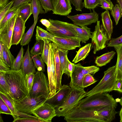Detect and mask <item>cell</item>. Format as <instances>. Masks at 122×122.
<instances>
[{"instance_id": "6da1fadb", "label": "cell", "mask_w": 122, "mask_h": 122, "mask_svg": "<svg viewBox=\"0 0 122 122\" xmlns=\"http://www.w3.org/2000/svg\"><path fill=\"white\" fill-rule=\"evenodd\" d=\"M117 112L110 106L80 109L75 107L65 117L67 122H111Z\"/></svg>"}, {"instance_id": "7a4b0ae2", "label": "cell", "mask_w": 122, "mask_h": 122, "mask_svg": "<svg viewBox=\"0 0 122 122\" xmlns=\"http://www.w3.org/2000/svg\"><path fill=\"white\" fill-rule=\"evenodd\" d=\"M5 77L10 89L8 95L12 100H20L29 95L25 76L21 69H10L5 72Z\"/></svg>"}, {"instance_id": "3957f363", "label": "cell", "mask_w": 122, "mask_h": 122, "mask_svg": "<svg viewBox=\"0 0 122 122\" xmlns=\"http://www.w3.org/2000/svg\"><path fill=\"white\" fill-rule=\"evenodd\" d=\"M117 105V101L112 95L107 93H102L93 95L83 98L75 107L80 109H84L110 106L116 109Z\"/></svg>"}, {"instance_id": "277c9868", "label": "cell", "mask_w": 122, "mask_h": 122, "mask_svg": "<svg viewBox=\"0 0 122 122\" xmlns=\"http://www.w3.org/2000/svg\"><path fill=\"white\" fill-rule=\"evenodd\" d=\"M71 90L64 102L55 108L56 116L65 117L71 110L76 106L79 101L86 97L87 92L84 88L71 87Z\"/></svg>"}, {"instance_id": "5b68a950", "label": "cell", "mask_w": 122, "mask_h": 122, "mask_svg": "<svg viewBox=\"0 0 122 122\" xmlns=\"http://www.w3.org/2000/svg\"><path fill=\"white\" fill-rule=\"evenodd\" d=\"M116 65L110 67L104 72V76L99 82L93 88L87 92L86 97L114 90L116 82Z\"/></svg>"}, {"instance_id": "8992f818", "label": "cell", "mask_w": 122, "mask_h": 122, "mask_svg": "<svg viewBox=\"0 0 122 122\" xmlns=\"http://www.w3.org/2000/svg\"><path fill=\"white\" fill-rule=\"evenodd\" d=\"M50 92L48 79L43 72L37 71L35 74L32 86L29 92V95L47 99Z\"/></svg>"}, {"instance_id": "52a82bcc", "label": "cell", "mask_w": 122, "mask_h": 122, "mask_svg": "<svg viewBox=\"0 0 122 122\" xmlns=\"http://www.w3.org/2000/svg\"><path fill=\"white\" fill-rule=\"evenodd\" d=\"M46 99L42 97H34L29 95L20 100L15 101L12 100L15 107L19 111L31 115L32 114V111L45 102Z\"/></svg>"}, {"instance_id": "ba28073f", "label": "cell", "mask_w": 122, "mask_h": 122, "mask_svg": "<svg viewBox=\"0 0 122 122\" xmlns=\"http://www.w3.org/2000/svg\"><path fill=\"white\" fill-rule=\"evenodd\" d=\"M91 33L92 46L93 48V53L95 54L106 47V43L110 39L102 25H100V21L97 22L94 30Z\"/></svg>"}, {"instance_id": "9c48e42d", "label": "cell", "mask_w": 122, "mask_h": 122, "mask_svg": "<svg viewBox=\"0 0 122 122\" xmlns=\"http://www.w3.org/2000/svg\"><path fill=\"white\" fill-rule=\"evenodd\" d=\"M49 20L51 23V25L49 28H46V30L54 36L64 37H75L80 39L78 36L65 24L63 21L51 19H49Z\"/></svg>"}, {"instance_id": "30bf717a", "label": "cell", "mask_w": 122, "mask_h": 122, "mask_svg": "<svg viewBox=\"0 0 122 122\" xmlns=\"http://www.w3.org/2000/svg\"><path fill=\"white\" fill-rule=\"evenodd\" d=\"M93 10V12L90 13L69 15L67 17L72 21L73 24L79 26H87L95 23L98 20V14L94 10Z\"/></svg>"}, {"instance_id": "8fae6325", "label": "cell", "mask_w": 122, "mask_h": 122, "mask_svg": "<svg viewBox=\"0 0 122 122\" xmlns=\"http://www.w3.org/2000/svg\"><path fill=\"white\" fill-rule=\"evenodd\" d=\"M33 115L45 122H51L52 118L56 116L55 108L45 102L33 110Z\"/></svg>"}, {"instance_id": "7c38bea8", "label": "cell", "mask_w": 122, "mask_h": 122, "mask_svg": "<svg viewBox=\"0 0 122 122\" xmlns=\"http://www.w3.org/2000/svg\"><path fill=\"white\" fill-rule=\"evenodd\" d=\"M71 90L69 86L63 85L54 95L46 99L45 102L55 108L58 107L64 102Z\"/></svg>"}, {"instance_id": "4fadbf2b", "label": "cell", "mask_w": 122, "mask_h": 122, "mask_svg": "<svg viewBox=\"0 0 122 122\" xmlns=\"http://www.w3.org/2000/svg\"><path fill=\"white\" fill-rule=\"evenodd\" d=\"M54 42L59 48L65 50L75 49L81 46L80 39L75 37H64L54 36Z\"/></svg>"}, {"instance_id": "5bb4252c", "label": "cell", "mask_w": 122, "mask_h": 122, "mask_svg": "<svg viewBox=\"0 0 122 122\" xmlns=\"http://www.w3.org/2000/svg\"><path fill=\"white\" fill-rule=\"evenodd\" d=\"M17 16V12L10 20L6 25L0 30V40L6 44L9 49L12 45L13 32Z\"/></svg>"}, {"instance_id": "9a60e30c", "label": "cell", "mask_w": 122, "mask_h": 122, "mask_svg": "<svg viewBox=\"0 0 122 122\" xmlns=\"http://www.w3.org/2000/svg\"><path fill=\"white\" fill-rule=\"evenodd\" d=\"M50 48L48 61L47 65L48 79L49 84L50 92L48 98L51 97L57 92L55 65L51 64V47L49 44Z\"/></svg>"}, {"instance_id": "2e32d148", "label": "cell", "mask_w": 122, "mask_h": 122, "mask_svg": "<svg viewBox=\"0 0 122 122\" xmlns=\"http://www.w3.org/2000/svg\"><path fill=\"white\" fill-rule=\"evenodd\" d=\"M53 7V14L68 16L71 12L72 7L70 0H51Z\"/></svg>"}, {"instance_id": "e0dca14e", "label": "cell", "mask_w": 122, "mask_h": 122, "mask_svg": "<svg viewBox=\"0 0 122 122\" xmlns=\"http://www.w3.org/2000/svg\"><path fill=\"white\" fill-rule=\"evenodd\" d=\"M49 43L54 57L56 73V90L57 91L62 86L61 81L62 75L61 73L58 54V48L56 44L54 42H50Z\"/></svg>"}, {"instance_id": "ac0fdd59", "label": "cell", "mask_w": 122, "mask_h": 122, "mask_svg": "<svg viewBox=\"0 0 122 122\" xmlns=\"http://www.w3.org/2000/svg\"><path fill=\"white\" fill-rule=\"evenodd\" d=\"M63 22L71 31L79 36L82 43H86L91 38V29L87 26L80 27L74 24L65 22Z\"/></svg>"}, {"instance_id": "d6986e66", "label": "cell", "mask_w": 122, "mask_h": 122, "mask_svg": "<svg viewBox=\"0 0 122 122\" xmlns=\"http://www.w3.org/2000/svg\"><path fill=\"white\" fill-rule=\"evenodd\" d=\"M25 23L21 18L17 15L13 29L12 45H17L20 42L24 34L26 28Z\"/></svg>"}, {"instance_id": "ffe728a7", "label": "cell", "mask_w": 122, "mask_h": 122, "mask_svg": "<svg viewBox=\"0 0 122 122\" xmlns=\"http://www.w3.org/2000/svg\"><path fill=\"white\" fill-rule=\"evenodd\" d=\"M35 68L34 62L30 55L29 44L24 56L21 69L23 73L25 76L26 74L30 73L32 72L35 74L36 72Z\"/></svg>"}, {"instance_id": "44dd1931", "label": "cell", "mask_w": 122, "mask_h": 122, "mask_svg": "<svg viewBox=\"0 0 122 122\" xmlns=\"http://www.w3.org/2000/svg\"><path fill=\"white\" fill-rule=\"evenodd\" d=\"M84 75L81 72L77 64H75V69L71 77L69 86L71 88H84L82 87V81Z\"/></svg>"}, {"instance_id": "7402d4cb", "label": "cell", "mask_w": 122, "mask_h": 122, "mask_svg": "<svg viewBox=\"0 0 122 122\" xmlns=\"http://www.w3.org/2000/svg\"><path fill=\"white\" fill-rule=\"evenodd\" d=\"M102 25L110 40L113 32V27L108 10H106L101 14Z\"/></svg>"}, {"instance_id": "603a6c76", "label": "cell", "mask_w": 122, "mask_h": 122, "mask_svg": "<svg viewBox=\"0 0 122 122\" xmlns=\"http://www.w3.org/2000/svg\"><path fill=\"white\" fill-rule=\"evenodd\" d=\"M17 15L21 18L25 23L31 15V3L24 4L18 8Z\"/></svg>"}, {"instance_id": "cb8c5ba5", "label": "cell", "mask_w": 122, "mask_h": 122, "mask_svg": "<svg viewBox=\"0 0 122 122\" xmlns=\"http://www.w3.org/2000/svg\"><path fill=\"white\" fill-rule=\"evenodd\" d=\"M91 46L92 44L89 43L80 48L77 51H76V54L72 62L76 63L84 60L88 55L91 51Z\"/></svg>"}, {"instance_id": "d4e9b609", "label": "cell", "mask_w": 122, "mask_h": 122, "mask_svg": "<svg viewBox=\"0 0 122 122\" xmlns=\"http://www.w3.org/2000/svg\"><path fill=\"white\" fill-rule=\"evenodd\" d=\"M116 53L115 52L112 51L103 54L100 56H97L95 63L97 66L99 67L106 66L110 62Z\"/></svg>"}, {"instance_id": "484cf974", "label": "cell", "mask_w": 122, "mask_h": 122, "mask_svg": "<svg viewBox=\"0 0 122 122\" xmlns=\"http://www.w3.org/2000/svg\"><path fill=\"white\" fill-rule=\"evenodd\" d=\"M114 48L117 54L115 68L116 79H122V46H115Z\"/></svg>"}, {"instance_id": "4316f807", "label": "cell", "mask_w": 122, "mask_h": 122, "mask_svg": "<svg viewBox=\"0 0 122 122\" xmlns=\"http://www.w3.org/2000/svg\"><path fill=\"white\" fill-rule=\"evenodd\" d=\"M31 3L34 22H37L39 15L40 14H45V10L43 9L39 0H32Z\"/></svg>"}, {"instance_id": "83f0119b", "label": "cell", "mask_w": 122, "mask_h": 122, "mask_svg": "<svg viewBox=\"0 0 122 122\" xmlns=\"http://www.w3.org/2000/svg\"><path fill=\"white\" fill-rule=\"evenodd\" d=\"M0 97L5 102L13 114L14 120L18 118L19 117L18 115V111L15 107L11 99L7 95L0 92Z\"/></svg>"}, {"instance_id": "f1b7e54d", "label": "cell", "mask_w": 122, "mask_h": 122, "mask_svg": "<svg viewBox=\"0 0 122 122\" xmlns=\"http://www.w3.org/2000/svg\"><path fill=\"white\" fill-rule=\"evenodd\" d=\"M36 30L35 36L36 41L46 39L50 40L51 42H54V36L47 30L38 26H37Z\"/></svg>"}, {"instance_id": "f546056e", "label": "cell", "mask_w": 122, "mask_h": 122, "mask_svg": "<svg viewBox=\"0 0 122 122\" xmlns=\"http://www.w3.org/2000/svg\"><path fill=\"white\" fill-rule=\"evenodd\" d=\"M2 42L3 46V56L4 60L10 68L15 58L11 54L10 49L7 45Z\"/></svg>"}, {"instance_id": "4dcf8cb0", "label": "cell", "mask_w": 122, "mask_h": 122, "mask_svg": "<svg viewBox=\"0 0 122 122\" xmlns=\"http://www.w3.org/2000/svg\"><path fill=\"white\" fill-rule=\"evenodd\" d=\"M58 52L61 65L62 75L65 73L67 63V60L68 58L67 54L68 50H64L58 47Z\"/></svg>"}, {"instance_id": "1f68e13d", "label": "cell", "mask_w": 122, "mask_h": 122, "mask_svg": "<svg viewBox=\"0 0 122 122\" xmlns=\"http://www.w3.org/2000/svg\"><path fill=\"white\" fill-rule=\"evenodd\" d=\"M24 49L22 46L17 55L13 62L10 69L16 70H19L21 69L24 58Z\"/></svg>"}, {"instance_id": "d6a6232c", "label": "cell", "mask_w": 122, "mask_h": 122, "mask_svg": "<svg viewBox=\"0 0 122 122\" xmlns=\"http://www.w3.org/2000/svg\"><path fill=\"white\" fill-rule=\"evenodd\" d=\"M44 47V42L42 40L36 41L30 51L31 56L41 55Z\"/></svg>"}, {"instance_id": "836d02e7", "label": "cell", "mask_w": 122, "mask_h": 122, "mask_svg": "<svg viewBox=\"0 0 122 122\" xmlns=\"http://www.w3.org/2000/svg\"><path fill=\"white\" fill-rule=\"evenodd\" d=\"M37 22H34L27 32L24 34L20 42V45L25 46L29 44L30 41L33 31Z\"/></svg>"}, {"instance_id": "e575fe53", "label": "cell", "mask_w": 122, "mask_h": 122, "mask_svg": "<svg viewBox=\"0 0 122 122\" xmlns=\"http://www.w3.org/2000/svg\"><path fill=\"white\" fill-rule=\"evenodd\" d=\"M77 64L81 72L84 75L88 74L94 75L100 69L99 67L95 66L84 67L80 62Z\"/></svg>"}, {"instance_id": "d590c367", "label": "cell", "mask_w": 122, "mask_h": 122, "mask_svg": "<svg viewBox=\"0 0 122 122\" xmlns=\"http://www.w3.org/2000/svg\"><path fill=\"white\" fill-rule=\"evenodd\" d=\"M5 72L0 71V92L9 95L10 89L5 78Z\"/></svg>"}, {"instance_id": "8d00e7d4", "label": "cell", "mask_w": 122, "mask_h": 122, "mask_svg": "<svg viewBox=\"0 0 122 122\" xmlns=\"http://www.w3.org/2000/svg\"><path fill=\"white\" fill-rule=\"evenodd\" d=\"M40 55L31 56L36 68L38 71L43 72L45 71L44 62Z\"/></svg>"}, {"instance_id": "74e56055", "label": "cell", "mask_w": 122, "mask_h": 122, "mask_svg": "<svg viewBox=\"0 0 122 122\" xmlns=\"http://www.w3.org/2000/svg\"><path fill=\"white\" fill-rule=\"evenodd\" d=\"M17 10L18 8L10 9L3 20L0 22V30L6 25L10 20L17 13Z\"/></svg>"}, {"instance_id": "f35d334b", "label": "cell", "mask_w": 122, "mask_h": 122, "mask_svg": "<svg viewBox=\"0 0 122 122\" xmlns=\"http://www.w3.org/2000/svg\"><path fill=\"white\" fill-rule=\"evenodd\" d=\"M42 40L44 42V47L41 57L44 63L47 65L48 63L50 48L49 43L51 41L50 40L46 39H43Z\"/></svg>"}, {"instance_id": "ab89813d", "label": "cell", "mask_w": 122, "mask_h": 122, "mask_svg": "<svg viewBox=\"0 0 122 122\" xmlns=\"http://www.w3.org/2000/svg\"><path fill=\"white\" fill-rule=\"evenodd\" d=\"M116 23V25L118 24L121 17L122 16V11L118 4H116L111 12Z\"/></svg>"}, {"instance_id": "60d3db41", "label": "cell", "mask_w": 122, "mask_h": 122, "mask_svg": "<svg viewBox=\"0 0 122 122\" xmlns=\"http://www.w3.org/2000/svg\"><path fill=\"white\" fill-rule=\"evenodd\" d=\"M14 3L13 0L8 2L4 6L0 8V22L3 20L9 10L12 7Z\"/></svg>"}, {"instance_id": "b9f144b4", "label": "cell", "mask_w": 122, "mask_h": 122, "mask_svg": "<svg viewBox=\"0 0 122 122\" xmlns=\"http://www.w3.org/2000/svg\"><path fill=\"white\" fill-rule=\"evenodd\" d=\"M97 81L93 76L88 74L84 75L83 80L82 87L84 88L93 84Z\"/></svg>"}, {"instance_id": "7bdbcfd3", "label": "cell", "mask_w": 122, "mask_h": 122, "mask_svg": "<svg viewBox=\"0 0 122 122\" xmlns=\"http://www.w3.org/2000/svg\"><path fill=\"white\" fill-rule=\"evenodd\" d=\"M100 0H84L83 3L84 7L93 10L99 5H100Z\"/></svg>"}, {"instance_id": "ee69618b", "label": "cell", "mask_w": 122, "mask_h": 122, "mask_svg": "<svg viewBox=\"0 0 122 122\" xmlns=\"http://www.w3.org/2000/svg\"><path fill=\"white\" fill-rule=\"evenodd\" d=\"M0 113L10 115L13 117V115L9 107L0 97Z\"/></svg>"}, {"instance_id": "f6af8a7d", "label": "cell", "mask_w": 122, "mask_h": 122, "mask_svg": "<svg viewBox=\"0 0 122 122\" xmlns=\"http://www.w3.org/2000/svg\"><path fill=\"white\" fill-rule=\"evenodd\" d=\"M122 46V35L116 38H111L110 40L107 44L108 47H114Z\"/></svg>"}, {"instance_id": "bcb514c9", "label": "cell", "mask_w": 122, "mask_h": 122, "mask_svg": "<svg viewBox=\"0 0 122 122\" xmlns=\"http://www.w3.org/2000/svg\"><path fill=\"white\" fill-rule=\"evenodd\" d=\"M13 122H45V121L37 117H19L14 120Z\"/></svg>"}, {"instance_id": "7dc6e473", "label": "cell", "mask_w": 122, "mask_h": 122, "mask_svg": "<svg viewBox=\"0 0 122 122\" xmlns=\"http://www.w3.org/2000/svg\"><path fill=\"white\" fill-rule=\"evenodd\" d=\"M45 11V14L53 10V6L51 0H39Z\"/></svg>"}, {"instance_id": "c3c4849f", "label": "cell", "mask_w": 122, "mask_h": 122, "mask_svg": "<svg viewBox=\"0 0 122 122\" xmlns=\"http://www.w3.org/2000/svg\"><path fill=\"white\" fill-rule=\"evenodd\" d=\"M100 5L103 9L111 11L114 7V5L111 0H100Z\"/></svg>"}, {"instance_id": "681fc988", "label": "cell", "mask_w": 122, "mask_h": 122, "mask_svg": "<svg viewBox=\"0 0 122 122\" xmlns=\"http://www.w3.org/2000/svg\"><path fill=\"white\" fill-rule=\"evenodd\" d=\"M75 67V64L71 62L68 58L65 74L67 75L68 76L71 77Z\"/></svg>"}, {"instance_id": "f907efd6", "label": "cell", "mask_w": 122, "mask_h": 122, "mask_svg": "<svg viewBox=\"0 0 122 122\" xmlns=\"http://www.w3.org/2000/svg\"><path fill=\"white\" fill-rule=\"evenodd\" d=\"M35 74L32 72L30 73L26 74L25 76L29 92L32 86Z\"/></svg>"}, {"instance_id": "816d5d0a", "label": "cell", "mask_w": 122, "mask_h": 122, "mask_svg": "<svg viewBox=\"0 0 122 122\" xmlns=\"http://www.w3.org/2000/svg\"><path fill=\"white\" fill-rule=\"evenodd\" d=\"M70 2L75 6V9L77 11H82L84 7L82 0H70Z\"/></svg>"}, {"instance_id": "f5cc1de1", "label": "cell", "mask_w": 122, "mask_h": 122, "mask_svg": "<svg viewBox=\"0 0 122 122\" xmlns=\"http://www.w3.org/2000/svg\"><path fill=\"white\" fill-rule=\"evenodd\" d=\"M14 3L10 9H13L18 8L21 5L26 3L31 2L32 0H13Z\"/></svg>"}, {"instance_id": "db71d44e", "label": "cell", "mask_w": 122, "mask_h": 122, "mask_svg": "<svg viewBox=\"0 0 122 122\" xmlns=\"http://www.w3.org/2000/svg\"><path fill=\"white\" fill-rule=\"evenodd\" d=\"M114 90L122 93V79H117Z\"/></svg>"}, {"instance_id": "11a10c76", "label": "cell", "mask_w": 122, "mask_h": 122, "mask_svg": "<svg viewBox=\"0 0 122 122\" xmlns=\"http://www.w3.org/2000/svg\"><path fill=\"white\" fill-rule=\"evenodd\" d=\"M10 69L4 61L0 59V71L6 72Z\"/></svg>"}, {"instance_id": "9f6ffc18", "label": "cell", "mask_w": 122, "mask_h": 122, "mask_svg": "<svg viewBox=\"0 0 122 122\" xmlns=\"http://www.w3.org/2000/svg\"><path fill=\"white\" fill-rule=\"evenodd\" d=\"M40 21L46 28H49L51 25V23L49 20L46 19H42L40 20Z\"/></svg>"}, {"instance_id": "6f0895ef", "label": "cell", "mask_w": 122, "mask_h": 122, "mask_svg": "<svg viewBox=\"0 0 122 122\" xmlns=\"http://www.w3.org/2000/svg\"><path fill=\"white\" fill-rule=\"evenodd\" d=\"M3 46L2 42L0 40V59L4 61L3 56Z\"/></svg>"}, {"instance_id": "680465c9", "label": "cell", "mask_w": 122, "mask_h": 122, "mask_svg": "<svg viewBox=\"0 0 122 122\" xmlns=\"http://www.w3.org/2000/svg\"><path fill=\"white\" fill-rule=\"evenodd\" d=\"M9 2V0H0V8L4 6Z\"/></svg>"}, {"instance_id": "91938a15", "label": "cell", "mask_w": 122, "mask_h": 122, "mask_svg": "<svg viewBox=\"0 0 122 122\" xmlns=\"http://www.w3.org/2000/svg\"><path fill=\"white\" fill-rule=\"evenodd\" d=\"M117 2L120 5L122 11V0H116Z\"/></svg>"}, {"instance_id": "94428289", "label": "cell", "mask_w": 122, "mask_h": 122, "mask_svg": "<svg viewBox=\"0 0 122 122\" xmlns=\"http://www.w3.org/2000/svg\"><path fill=\"white\" fill-rule=\"evenodd\" d=\"M119 115L120 117V122H122V107L120 112Z\"/></svg>"}, {"instance_id": "6125c7cd", "label": "cell", "mask_w": 122, "mask_h": 122, "mask_svg": "<svg viewBox=\"0 0 122 122\" xmlns=\"http://www.w3.org/2000/svg\"><path fill=\"white\" fill-rule=\"evenodd\" d=\"M119 103L122 107V97L120 99Z\"/></svg>"}, {"instance_id": "be15d7a7", "label": "cell", "mask_w": 122, "mask_h": 122, "mask_svg": "<svg viewBox=\"0 0 122 122\" xmlns=\"http://www.w3.org/2000/svg\"></svg>"}]
</instances>
